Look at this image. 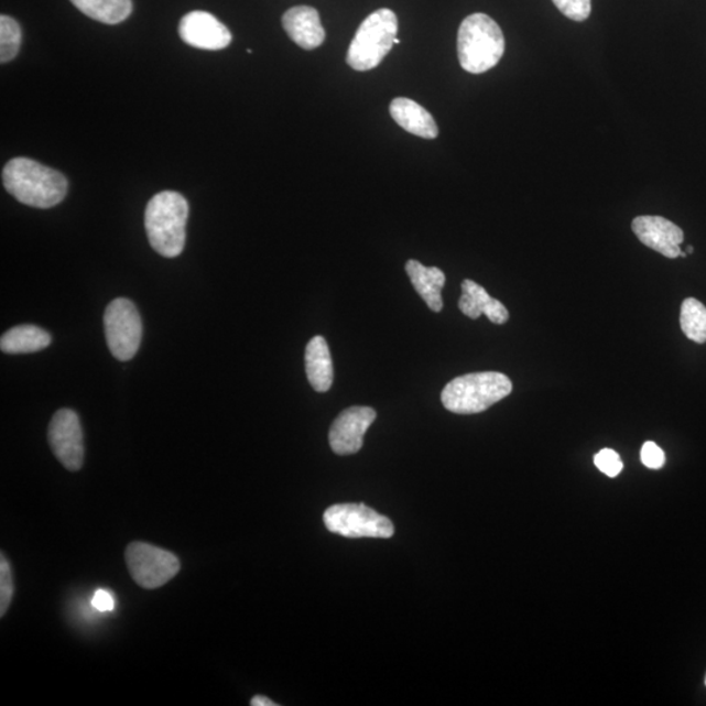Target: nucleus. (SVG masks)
<instances>
[{
    "label": "nucleus",
    "instance_id": "1",
    "mask_svg": "<svg viewBox=\"0 0 706 706\" xmlns=\"http://www.w3.org/2000/svg\"><path fill=\"white\" fill-rule=\"evenodd\" d=\"M6 191L23 205L52 208L66 198L67 180L58 171L26 158L12 159L3 170Z\"/></svg>",
    "mask_w": 706,
    "mask_h": 706
},
{
    "label": "nucleus",
    "instance_id": "2",
    "mask_svg": "<svg viewBox=\"0 0 706 706\" xmlns=\"http://www.w3.org/2000/svg\"><path fill=\"white\" fill-rule=\"evenodd\" d=\"M187 200L176 192H163L145 208L144 226L152 249L165 258L178 257L185 248Z\"/></svg>",
    "mask_w": 706,
    "mask_h": 706
},
{
    "label": "nucleus",
    "instance_id": "3",
    "mask_svg": "<svg viewBox=\"0 0 706 706\" xmlns=\"http://www.w3.org/2000/svg\"><path fill=\"white\" fill-rule=\"evenodd\" d=\"M457 47L465 72L484 74L498 65L504 55V33L486 13H473L459 26Z\"/></svg>",
    "mask_w": 706,
    "mask_h": 706
},
{
    "label": "nucleus",
    "instance_id": "4",
    "mask_svg": "<svg viewBox=\"0 0 706 706\" xmlns=\"http://www.w3.org/2000/svg\"><path fill=\"white\" fill-rule=\"evenodd\" d=\"M513 391L509 377L499 372H480L457 377L446 384L442 402L458 415L480 414L504 400Z\"/></svg>",
    "mask_w": 706,
    "mask_h": 706
},
{
    "label": "nucleus",
    "instance_id": "5",
    "mask_svg": "<svg viewBox=\"0 0 706 706\" xmlns=\"http://www.w3.org/2000/svg\"><path fill=\"white\" fill-rule=\"evenodd\" d=\"M398 19L389 9L377 10L362 21L347 53L348 66L369 72L381 65L394 46Z\"/></svg>",
    "mask_w": 706,
    "mask_h": 706
},
{
    "label": "nucleus",
    "instance_id": "6",
    "mask_svg": "<svg viewBox=\"0 0 706 706\" xmlns=\"http://www.w3.org/2000/svg\"><path fill=\"white\" fill-rule=\"evenodd\" d=\"M126 565L134 582L146 590L159 589L177 576L180 558L156 545L132 542L124 552Z\"/></svg>",
    "mask_w": 706,
    "mask_h": 706
},
{
    "label": "nucleus",
    "instance_id": "7",
    "mask_svg": "<svg viewBox=\"0 0 706 706\" xmlns=\"http://www.w3.org/2000/svg\"><path fill=\"white\" fill-rule=\"evenodd\" d=\"M105 337L117 360L129 361L141 347L143 326L134 303L116 298L104 314Z\"/></svg>",
    "mask_w": 706,
    "mask_h": 706
},
{
    "label": "nucleus",
    "instance_id": "8",
    "mask_svg": "<svg viewBox=\"0 0 706 706\" xmlns=\"http://www.w3.org/2000/svg\"><path fill=\"white\" fill-rule=\"evenodd\" d=\"M325 526L334 534L346 537H389L394 535V525L388 517L363 504H338L324 514Z\"/></svg>",
    "mask_w": 706,
    "mask_h": 706
},
{
    "label": "nucleus",
    "instance_id": "9",
    "mask_svg": "<svg viewBox=\"0 0 706 706\" xmlns=\"http://www.w3.org/2000/svg\"><path fill=\"white\" fill-rule=\"evenodd\" d=\"M55 458L68 471H79L84 463V436L80 419L75 411L62 409L55 412L47 431Z\"/></svg>",
    "mask_w": 706,
    "mask_h": 706
},
{
    "label": "nucleus",
    "instance_id": "10",
    "mask_svg": "<svg viewBox=\"0 0 706 706\" xmlns=\"http://www.w3.org/2000/svg\"><path fill=\"white\" fill-rule=\"evenodd\" d=\"M376 417L377 412L373 409L361 408V405H355L341 412L328 433L333 452L338 456H351L358 453L363 445V436Z\"/></svg>",
    "mask_w": 706,
    "mask_h": 706
},
{
    "label": "nucleus",
    "instance_id": "11",
    "mask_svg": "<svg viewBox=\"0 0 706 706\" xmlns=\"http://www.w3.org/2000/svg\"><path fill=\"white\" fill-rule=\"evenodd\" d=\"M178 31L185 44L202 51H222L232 42L228 28L205 11L188 12L181 19Z\"/></svg>",
    "mask_w": 706,
    "mask_h": 706
},
{
    "label": "nucleus",
    "instance_id": "12",
    "mask_svg": "<svg viewBox=\"0 0 706 706\" xmlns=\"http://www.w3.org/2000/svg\"><path fill=\"white\" fill-rule=\"evenodd\" d=\"M633 233L645 247L674 260L681 256L683 230L662 216H639L632 222Z\"/></svg>",
    "mask_w": 706,
    "mask_h": 706
},
{
    "label": "nucleus",
    "instance_id": "13",
    "mask_svg": "<svg viewBox=\"0 0 706 706\" xmlns=\"http://www.w3.org/2000/svg\"><path fill=\"white\" fill-rule=\"evenodd\" d=\"M282 21L290 39L305 51H314L324 44L326 33L319 13L313 7H293L284 13Z\"/></svg>",
    "mask_w": 706,
    "mask_h": 706
},
{
    "label": "nucleus",
    "instance_id": "14",
    "mask_svg": "<svg viewBox=\"0 0 706 706\" xmlns=\"http://www.w3.org/2000/svg\"><path fill=\"white\" fill-rule=\"evenodd\" d=\"M460 312L468 318L478 319L485 314L492 324L504 325L509 312L504 304L488 295L484 286L466 279L463 283V296L458 303Z\"/></svg>",
    "mask_w": 706,
    "mask_h": 706
},
{
    "label": "nucleus",
    "instance_id": "15",
    "mask_svg": "<svg viewBox=\"0 0 706 706\" xmlns=\"http://www.w3.org/2000/svg\"><path fill=\"white\" fill-rule=\"evenodd\" d=\"M390 115L410 134L424 139H436L438 137L435 118L414 100L398 97L390 104Z\"/></svg>",
    "mask_w": 706,
    "mask_h": 706
},
{
    "label": "nucleus",
    "instance_id": "16",
    "mask_svg": "<svg viewBox=\"0 0 706 706\" xmlns=\"http://www.w3.org/2000/svg\"><path fill=\"white\" fill-rule=\"evenodd\" d=\"M405 271L430 309L436 313L442 312L444 307L442 291L446 282L444 272L437 268H425L415 260H410L405 264Z\"/></svg>",
    "mask_w": 706,
    "mask_h": 706
},
{
    "label": "nucleus",
    "instance_id": "17",
    "mask_svg": "<svg viewBox=\"0 0 706 706\" xmlns=\"http://www.w3.org/2000/svg\"><path fill=\"white\" fill-rule=\"evenodd\" d=\"M305 369L307 381L318 393L332 388L334 369L330 349L324 337H314L306 346Z\"/></svg>",
    "mask_w": 706,
    "mask_h": 706
},
{
    "label": "nucleus",
    "instance_id": "18",
    "mask_svg": "<svg viewBox=\"0 0 706 706\" xmlns=\"http://www.w3.org/2000/svg\"><path fill=\"white\" fill-rule=\"evenodd\" d=\"M52 337L44 328L34 325H20L2 335L0 349L4 354H33L51 346Z\"/></svg>",
    "mask_w": 706,
    "mask_h": 706
},
{
    "label": "nucleus",
    "instance_id": "19",
    "mask_svg": "<svg viewBox=\"0 0 706 706\" xmlns=\"http://www.w3.org/2000/svg\"><path fill=\"white\" fill-rule=\"evenodd\" d=\"M72 3L84 15L109 25L122 23L132 12L131 0H72Z\"/></svg>",
    "mask_w": 706,
    "mask_h": 706
},
{
    "label": "nucleus",
    "instance_id": "20",
    "mask_svg": "<svg viewBox=\"0 0 706 706\" xmlns=\"http://www.w3.org/2000/svg\"><path fill=\"white\" fill-rule=\"evenodd\" d=\"M681 326L686 337L695 344H706V306L696 298L684 300Z\"/></svg>",
    "mask_w": 706,
    "mask_h": 706
},
{
    "label": "nucleus",
    "instance_id": "21",
    "mask_svg": "<svg viewBox=\"0 0 706 706\" xmlns=\"http://www.w3.org/2000/svg\"><path fill=\"white\" fill-rule=\"evenodd\" d=\"M21 45V30L17 20L0 17V61L7 63L17 57Z\"/></svg>",
    "mask_w": 706,
    "mask_h": 706
},
{
    "label": "nucleus",
    "instance_id": "22",
    "mask_svg": "<svg viewBox=\"0 0 706 706\" xmlns=\"http://www.w3.org/2000/svg\"><path fill=\"white\" fill-rule=\"evenodd\" d=\"M13 591H15V586H13L11 566L6 555L2 554L0 556V617H4L9 611Z\"/></svg>",
    "mask_w": 706,
    "mask_h": 706
},
{
    "label": "nucleus",
    "instance_id": "23",
    "mask_svg": "<svg viewBox=\"0 0 706 706\" xmlns=\"http://www.w3.org/2000/svg\"><path fill=\"white\" fill-rule=\"evenodd\" d=\"M552 2L564 17L571 20L585 21L591 13V0H552Z\"/></svg>",
    "mask_w": 706,
    "mask_h": 706
},
{
    "label": "nucleus",
    "instance_id": "24",
    "mask_svg": "<svg viewBox=\"0 0 706 706\" xmlns=\"http://www.w3.org/2000/svg\"><path fill=\"white\" fill-rule=\"evenodd\" d=\"M594 464L599 468V471H602L610 478H617L618 475L623 470V463L619 454L612 449H602L596 457H594Z\"/></svg>",
    "mask_w": 706,
    "mask_h": 706
},
{
    "label": "nucleus",
    "instance_id": "25",
    "mask_svg": "<svg viewBox=\"0 0 706 706\" xmlns=\"http://www.w3.org/2000/svg\"><path fill=\"white\" fill-rule=\"evenodd\" d=\"M641 463L652 470H660L666 463L665 453L652 442L645 443L641 449Z\"/></svg>",
    "mask_w": 706,
    "mask_h": 706
},
{
    "label": "nucleus",
    "instance_id": "26",
    "mask_svg": "<svg viewBox=\"0 0 706 706\" xmlns=\"http://www.w3.org/2000/svg\"><path fill=\"white\" fill-rule=\"evenodd\" d=\"M93 605L96 610L99 611H111L115 608L113 597L110 596V593L105 590L96 591L93 599Z\"/></svg>",
    "mask_w": 706,
    "mask_h": 706
},
{
    "label": "nucleus",
    "instance_id": "27",
    "mask_svg": "<svg viewBox=\"0 0 706 706\" xmlns=\"http://www.w3.org/2000/svg\"><path fill=\"white\" fill-rule=\"evenodd\" d=\"M250 705L251 706H278V704L270 700L269 697L260 696V695L251 698Z\"/></svg>",
    "mask_w": 706,
    "mask_h": 706
},
{
    "label": "nucleus",
    "instance_id": "28",
    "mask_svg": "<svg viewBox=\"0 0 706 706\" xmlns=\"http://www.w3.org/2000/svg\"><path fill=\"white\" fill-rule=\"evenodd\" d=\"M686 253H687V254H692V253H694V248L688 247V248H687V250H686Z\"/></svg>",
    "mask_w": 706,
    "mask_h": 706
},
{
    "label": "nucleus",
    "instance_id": "29",
    "mask_svg": "<svg viewBox=\"0 0 706 706\" xmlns=\"http://www.w3.org/2000/svg\"><path fill=\"white\" fill-rule=\"evenodd\" d=\"M680 257H682V258H686V257H687L686 251H681V256H680Z\"/></svg>",
    "mask_w": 706,
    "mask_h": 706
},
{
    "label": "nucleus",
    "instance_id": "30",
    "mask_svg": "<svg viewBox=\"0 0 706 706\" xmlns=\"http://www.w3.org/2000/svg\"><path fill=\"white\" fill-rule=\"evenodd\" d=\"M394 44L395 45H400L401 44V40L400 39H395Z\"/></svg>",
    "mask_w": 706,
    "mask_h": 706
},
{
    "label": "nucleus",
    "instance_id": "31",
    "mask_svg": "<svg viewBox=\"0 0 706 706\" xmlns=\"http://www.w3.org/2000/svg\"><path fill=\"white\" fill-rule=\"evenodd\" d=\"M706 683V682H705Z\"/></svg>",
    "mask_w": 706,
    "mask_h": 706
}]
</instances>
